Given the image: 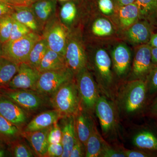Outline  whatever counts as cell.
Masks as SVG:
<instances>
[{
	"label": "cell",
	"mask_w": 157,
	"mask_h": 157,
	"mask_svg": "<svg viewBox=\"0 0 157 157\" xmlns=\"http://www.w3.org/2000/svg\"><path fill=\"white\" fill-rule=\"evenodd\" d=\"M61 117L60 113L55 109L41 113L27 124L22 132H33L46 128L58 122Z\"/></svg>",
	"instance_id": "cell-17"
},
{
	"label": "cell",
	"mask_w": 157,
	"mask_h": 157,
	"mask_svg": "<svg viewBox=\"0 0 157 157\" xmlns=\"http://www.w3.org/2000/svg\"><path fill=\"white\" fill-rule=\"evenodd\" d=\"M11 16L15 20L27 27L32 32L39 29L36 16L29 6H15Z\"/></svg>",
	"instance_id": "cell-21"
},
{
	"label": "cell",
	"mask_w": 157,
	"mask_h": 157,
	"mask_svg": "<svg viewBox=\"0 0 157 157\" xmlns=\"http://www.w3.org/2000/svg\"><path fill=\"white\" fill-rule=\"evenodd\" d=\"M14 7L6 0H0V17L11 15L14 11Z\"/></svg>",
	"instance_id": "cell-40"
},
{
	"label": "cell",
	"mask_w": 157,
	"mask_h": 157,
	"mask_svg": "<svg viewBox=\"0 0 157 157\" xmlns=\"http://www.w3.org/2000/svg\"><path fill=\"white\" fill-rule=\"evenodd\" d=\"M62 134L61 129L58 122L51 127L48 132V140L49 144L61 143Z\"/></svg>",
	"instance_id": "cell-35"
},
{
	"label": "cell",
	"mask_w": 157,
	"mask_h": 157,
	"mask_svg": "<svg viewBox=\"0 0 157 157\" xmlns=\"http://www.w3.org/2000/svg\"><path fill=\"white\" fill-rule=\"evenodd\" d=\"M45 38L48 48L65 56L67 42L65 29L59 22H55L49 27Z\"/></svg>",
	"instance_id": "cell-14"
},
{
	"label": "cell",
	"mask_w": 157,
	"mask_h": 157,
	"mask_svg": "<svg viewBox=\"0 0 157 157\" xmlns=\"http://www.w3.org/2000/svg\"><path fill=\"white\" fill-rule=\"evenodd\" d=\"M13 18L11 15L0 17V42L3 44L9 41L11 36Z\"/></svg>",
	"instance_id": "cell-32"
},
{
	"label": "cell",
	"mask_w": 157,
	"mask_h": 157,
	"mask_svg": "<svg viewBox=\"0 0 157 157\" xmlns=\"http://www.w3.org/2000/svg\"><path fill=\"white\" fill-rule=\"evenodd\" d=\"M122 151L126 157H149L154 155L139 150L124 149Z\"/></svg>",
	"instance_id": "cell-42"
},
{
	"label": "cell",
	"mask_w": 157,
	"mask_h": 157,
	"mask_svg": "<svg viewBox=\"0 0 157 157\" xmlns=\"http://www.w3.org/2000/svg\"><path fill=\"white\" fill-rule=\"evenodd\" d=\"M64 150L61 143L50 144L45 157H61Z\"/></svg>",
	"instance_id": "cell-37"
},
{
	"label": "cell",
	"mask_w": 157,
	"mask_h": 157,
	"mask_svg": "<svg viewBox=\"0 0 157 157\" xmlns=\"http://www.w3.org/2000/svg\"><path fill=\"white\" fill-rule=\"evenodd\" d=\"M119 11L120 22L123 27L131 26L139 18V12L136 3L121 7Z\"/></svg>",
	"instance_id": "cell-27"
},
{
	"label": "cell",
	"mask_w": 157,
	"mask_h": 157,
	"mask_svg": "<svg viewBox=\"0 0 157 157\" xmlns=\"http://www.w3.org/2000/svg\"><path fill=\"white\" fill-rule=\"evenodd\" d=\"M147 92L154 94L157 91V67L154 68L147 77Z\"/></svg>",
	"instance_id": "cell-36"
},
{
	"label": "cell",
	"mask_w": 157,
	"mask_h": 157,
	"mask_svg": "<svg viewBox=\"0 0 157 157\" xmlns=\"http://www.w3.org/2000/svg\"><path fill=\"white\" fill-rule=\"evenodd\" d=\"M51 127L35 132H22L21 136L27 139L38 156L45 157L49 144L48 136Z\"/></svg>",
	"instance_id": "cell-18"
},
{
	"label": "cell",
	"mask_w": 157,
	"mask_h": 157,
	"mask_svg": "<svg viewBox=\"0 0 157 157\" xmlns=\"http://www.w3.org/2000/svg\"><path fill=\"white\" fill-rule=\"evenodd\" d=\"M92 31L94 34L99 37H104L111 35L113 32L112 24L104 18L96 20L93 23Z\"/></svg>",
	"instance_id": "cell-31"
},
{
	"label": "cell",
	"mask_w": 157,
	"mask_h": 157,
	"mask_svg": "<svg viewBox=\"0 0 157 157\" xmlns=\"http://www.w3.org/2000/svg\"><path fill=\"white\" fill-rule=\"evenodd\" d=\"M151 111L153 113L157 116V98L152 104Z\"/></svg>",
	"instance_id": "cell-47"
},
{
	"label": "cell",
	"mask_w": 157,
	"mask_h": 157,
	"mask_svg": "<svg viewBox=\"0 0 157 157\" xmlns=\"http://www.w3.org/2000/svg\"><path fill=\"white\" fill-rule=\"evenodd\" d=\"M0 94L14 101L27 111L42 108L45 102L44 96L32 90H11L0 88Z\"/></svg>",
	"instance_id": "cell-8"
},
{
	"label": "cell",
	"mask_w": 157,
	"mask_h": 157,
	"mask_svg": "<svg viewBox=\"0 0 157 157\" xmlns=\"http://www.w3.org/2000/svg\"><path fill=\"white\" fill-rule=\"evenodd\" d=\"M75 127L78 140L85 147L86 142L95 128L91 113L81 107L75 115Z\"/></svg>",
	"instance_id": "cell-15"
},
{
	"label": "cell",
	"mask_w": 157,
	"mask_h": 157,
	"mask_svg": "<svg viewBox=\"0 0 157 157\" xmlns=\"http://www.w3.org/2000/svg\"><path fill=\"white\" fill-rule=\"evenodd\" d=\"M8 150L11 155L14 157H33L35 156L34 151L26 144L17 139L8 145Z\"/></svg>",
	"instance_id": "cell-30"
},
{
	"label": "cell",
	"mask_w": 157,
	"mask_h": 157,
	"mask_svg": "<svg viewBox=\"0 0 157 157\" xmlns=\"http://www.w3.org/2000/svg\"><path fill=\"white\" fill-rule=\"evenodd\" d=\"M64 57L67 67L75 75L86 67L87 58L84 48L76 39H72L67 42Z\"/></svg>",
	"instance_id": "cell-12"
},
{
	"label": "cell",
	"mask_w": 157,
	"mask_h": 157,
	"mask_svg": "<svg viewBox=\"0 0 157 157\" xmlns=\"http://www.w3.org/2000/svg\"><path fill=\"white\" fill-rule=\"evenodd\" d=\"M0 115L21 129L28 121V111L0 94Z\"/></svg>",
	"instance_id": "cell-11"
},
{
	"label": "cell",
	"mask_w": 157,
	"mask_h": 157,
	"mask_svg": "<svg viewBox=\"0 0 157 157\" xmlns=\"http://www.w3.org/2000/svg\"><path fill=\"white\" fill-rule=\"evenodd\" d=\"M41 38L32 32L20 39L7 41L2 44V56L18 65L27 63L31 51Z\"/></svg>",
	"instance_id": "cell-5"
},
{
	"label": "cell",
	"mask_w": 157,
	"mask_h": 157,
	"mask_svg": "<svg viewBox=\"0 0 157 157\" xmlns=\"http://www.w3.org/2000/svg\"><path fill=\"white\" fill-rule=\"evenodd\" d=\"M105 96L98 98L94 111L99 119L102 133L104 137L114 136L117 132V111L115 104Z\"/></svg>",
	"instance_id": "cell-6"
},
{
	"label": "cell",
	"mask_w": 157,
	"mask_h": 157,
	"mask_svg": "<svg viewBox=\"0 0 157 157\" xmlns=\"http://www.w3.org/2000/svg\"><path fill=\"white\" fill-rule=\"evenodd\" d=\"M123 151L113 148L107 144L104 147L100 157H125Z\"/></svg>",
	"instance_id": "cell-39"
},
{
	"label": "cell",
	"mask_w": 157,
	"mask_h": 157,
	"mask_svg": "<svg viewBox=\"0 0 157 157\" xmlns=\"http://www.w3.org/2000/svg\"><path fill=\"white\" fill-rule=\"evenodd\" d=\"M9 153L10 152L8 149V150H7V148L0 149V157L8 156V155H9Z\"/></svg>",
	"instance_id": "cell-48"
},
{
	"label": "cell",
	"mask_w": 157,
	"mask_h": 157,
	"mask_svg": "<svg viewBox=\"0 0 157 157\" xmlns=\"http://www.w3.org/2000/svg\"><path fill=\"white\" fill-rule=\"evenodd\" d=\"M151 48L148 44L140 45L135 52L132 69L133 79L147 78L153 68L151 59Z\"/></svg>",
	"instance_id": "cell-10"
},
{
	"label": "cell",
	"mask_w": 157,
	"mask_h": 157,
	"mask_svg": "<svg viewBox=\"0 0 157 157\" xmlns=\"http://www.w3.org/2000/svg\"><path fill=\"white\" fill-rule=\"evenodd\" d=\"M77 9L75 4L71 2L65 3L62 6L60 16L62 20L66 23H72L76 17Z\"/></svg>",
	"instance_id": "cell-33"
},
{
	"label": "cell",
	"mask_w": 157,
	"mask_h": 157,
	"mask_svg": "<svg viewBox=\"0 0 157 157\" xmlns=\"http://www.w3.org/2000/svg\"><path fill=\"white\" fill-rule=\"evenodd\" d=\"M116 3L120 7L127 6L132 3H135L136 0H115Z\"/></svg>",
	"instance_id": "cell-44"
},
{
	"label": "cell",
	"mask_w": 157,
	"mask_h": 157,
	"mask_svg": "<svg viewBox=\"0 0 157 157\" xmlns=\"http://www.w3.org/2000/svg\"><path fill=\"white\" fill-rule=\"evenodd\" d=\"M37 68L27 63L19 64L17 72L11 79L7 88L11 90H35L40 75Z\"/></svg>",
	"instance_id": "cell-9"
},
{
	"label": "cell",
	"mask_w": 157,
	"mask_h": 157,
	"mask_svg": "<svg viewBox=\"0 0 157 157\" xmlns=\"http://www.w3.org/2000/svg\"><path fill=\"white\" fill-rule=\"evenodd\" d=\"M14 6H29L36 0H6Z\"/></svg>",
	"instance_id": "cell-43"
},
{
	"label": "cell",
	"mask_w": 157,
	"mask_h": 157,
	"mask_svg": "<svg viewBox=\"0 0 157 157\" xmlns=\"http://www.w3.org/2000/svg\"><path fill=\"white\" fill-rule=\"evenodd\" d=\"M148 44L152 47H157V33L152 34Z\"/></svg>",
	"instance_id": "cell-45"
},
{
	"label": "cell",
	"mask_w": 157,
	"mask_h": 157,
	"mask_svg": "<svg viewBox=\"0 0 157 157\" xmlns=\"http://www.w3.org/2000/svg\"><path fill=\"white\" fill-rule=\"evenodd\" d=\"M133 144L138 148L157 151V137L151 132L143 131L136 134L133 138Z\"/></svg>",
	"instance_id": "cell-26"
},
{
	"label": "cell",
	"mask_w": 157,
	"mask_h": 157,
	"mask_svg": "<svg viewBox=\"0 0 157 157\" xmlns=\"http://www.w3.org/2000/svg\"><path fill=\"white\" fill-rule=\"evenodd\" d=\"M151 52L152 62L153 65H157V47H152Z\"/></svg>",
	"instance_id": "cell-46"
},
{
	"label": "cell",
	"mask_w": 157,
	"mask_h": 157,
	"mask_svg": "<svg viewBox=\"0 0 157 157\" xmlns=\"http://www.w3.org/2000/svg\"><path fill=\"white\" fill-rule=\"evenodd\" d=\"M22 130L0 115V137L8 144L20 139Z\"/></svg>",
	"instance_id": "cell-25"
},
{
	"label": "cell",
	"mask_w": 157,
	"mask_h": 157,
	"mask_svg": "<svg viewBox=\"0 0 157 157\" xmlns=\"http://www.w3.org/2000/svg\"><path fill=\"white\" fill-rule=\"evenodd\" d=\"M67 67L65 57L49 48L38 68L40 73L61 70Z\"/></svg>",
	"instance_id": "cell-20"
},
{
	"label": "cell",
	"mask_w": 157,
	"mask_h": 157,
	"mask_svg": "<svg viewBox=\"0 0 157 157\" xmlns=\"http://www.w3.org/2000/svg\"><path fill=\"white\" fill-rule=\"evenodd\" d=\"M19 65L2 56L0 58V88L7 87L18 70Z\"/></svg>",
	"instance_id": "cell-23"
},
{
	"label": "cell",
	"mask_w": 157,
	"mask_h": 157,
	"mask_svg": "<svg viewBox=\"0 0 157 157\" xmlns=\"http://www.w3.org/2000/svg\"><path fill=\"white\" fill-rule=\"evenodd\" d=\"M3 52H2V44L0 42V58L2 56Z\"/></svg>",
	"instance_id": "cell-50"
},
{
	"label": "cell",
	"mask_w": 157,
	"mask_h": 157,
	"mask_svg": "<svg viewBox=\"0 0 157 157\" xmlns=\"http://www.w3.org/2000/svg\"><path fill=\"white\" fill-rule=\"evenodd\" d=\"M56 6L55 0H36L32 4V9L38 19L45 21L53 14Z\"/></svg>",
	"instance_id": "cell-24"
},
{
	"label": "cell",
	"mask_w": 157,
	"mask_h": 157,
	"mask_svg": "<svg viewBox=\"0 0 157 157\" xmlns=\"http://www.w3.org/2000/svg\"><path fill=\"white\" fill-rule=\"evenodd\" d=\"M98 6L103 14L109 15L113 12L114 7L112 0H99Z\"/></svg>",
	"instance_id": "cell-38"
},
{
	"label": "cell",
	"mask_w": 157,
	"mask_h": 157,
	"mask_svg": "<svg viewBox=\"0 0 157 157\" xmlns=\"http://www.w3.org/2000/svg\"><path fill=\"white\" fill-rule=\"evenodd\" d=\"M50 101L62 117L76 115L82 107L76 81L73 79L63 85L51 96Z\"/></svg>",
	"instance_id": "cell-2"
},
{
	"label": "cell",
	"mask_w": 157,
	"mask_h": 157,
	"mask_svg": "<svg viewBox=\"0 0 157 157\" xmlns=\"http://www.w3.org/2000/svg\"><path fill=\"white\" fill-rule=\"evenodd\" d=\"M59 120L61 129V143L63 153L61 157H69L74 144L78 139L75 127V116L63 117Z\"/></svg>",
	"instance_id": "cell-13"
},
{
	"label": "cell",
	"mask_w": 157,
	"mask_h": 157,
	"mask_svg": "<svg viewBox=\"0 0 157 157\" xmlns=\"http://www.w3.org/2000/svg\"><path fill=\"white\" fill-rule=\"evenodd\" d=\"M113 69L119 77L124 76L128 72L131 64L132 54L126 45L120 44L113 48L112 52Z\"/></svg>",
	"instance_id": "cell-16"
},
{
	"label": "cell",
	"mask_w": 157,
	"mask_h": 157,
	"mask_svg": "<svg viewBox=\"0 0 157 157\" xmlns=\"http://www.w3.org/2000/svg\"><path fill=\"white\" fill-rule=\"evenodd\" d=\"M107 143L102 138L96 127L87 140L85 146L86 157H100L103 150Z\"/></svg>",
	"instance_id": "cell-22"
},
{
	"label": "cell",
	"mask_w": 157,
	"mask_h": 157,
	"mask_svg": "<svg viewBox=\"0 0 157 157\" xmlns=\"http://www.w3.org/2000/svg\"><path fill=\"white\" fill-rule=\"evenodd\" d=\"M74 76L68 67L42 72L34 90L44 96H51L63 85L74 79Z\"/></svg>",
	"instance_id": "cell-7"
},
{
	"label": "cell",
	"mask_w": 157,
	"mask_h": 157,
	"mask_svg": "<svg viewBox=\"0 0 157 157\" xmlns=\"http://www.w3.org/2000/svg\"><path fill=\"white\" fill-rule=\"evenodd\" d=\"M111 65V59L105 49L100 48L96 51L94 58V68L97 83L101 92L110 100L113 98L114 90Z\"/></svg>",
	"instance_id": "cell-3"
},
{
	"label": "cell",
	"mask_w": 157,
	"mask_h": 157,
	"mask_svg": "<svg viewBox=\"0 0 157 157\" xmlns=\"http://www.w3.org/2000/svg\"><path fill=\"white\" fill-rule=\"evenodd\" d=\"M84 149L85 147L77 139L71 150L69 157H82L84 156Z\"/></svg>",
	"instance_id": "cell-41"
},
{
	"label": "cell",
	"mask_w": 157,
	"mask_h": 157,
	"mask_svg": "<svg viewBox=\"0 0 157 157\" xmlns=\"http://www.w3.org/2000/svg\"><path fill=\"white\" fill-rule=\"evenodd\" d=\"M48 48V44L45 38H41L32 48L27 63L38 69Z\"/></svg>",
	"instance_id": "cell-28"
},
{
	"label": "cell",
	"mask_w": 157,
	"mask_h": 157,
	"mask_svg": "<svg viewBox=\"0 0 157 157\" xmlns=\"http://www.w3.org/2000/svg\"><path fill=\"white\" fill-rule=\"evenodd\" d=\"M147 93L145 80H132L120 90L117 96L118 107L127 115L135 114L143 107Z\"/></svg>",
	"instance_id": "cell-1"
},
{
	"label": "cell",
	"mask_w": 157,
	"mask_h": 157,
	"mask_svg": "<svg viewBox=\"0 0 157 157\" xmlns=\"http://www.w3.org/2000/svg\"><path fill=\"white\" fill-rule=\"evenodd\" d=\"M59 1H68V0H59Z\"/></svg>",
	"instance_id": "cell-51"
},
{
	"label": "cell",
	"mask_w": 157,
	"mask_h": 157,
	"mask_svg": "<svg viewBox=\"0 0 157 157\" xmlns=\"http://www.w3.org/2000/svg\"><path fill=\"white\" fill-rule=\"evenodd\" d=\"M139 12V18L151 19L157 15V0H136Z\"/></svg>",
	"instance_id": "cell-29"
},
{
	"label": "cell",
	"mask_w": 157,
	"mask_h": 157,
	"mask_svg": "<svg viewBox=\"0 0 157 157\" xmlns=\"http://www.w3.org/2000/svg\"><path fill=\"white\" fill-rule=\"evenodd\" d=\"M7 147H8V144L0 137V149L7 148Z\"/></svg>",
	"instance_id": "cell-49"
},
{
	"label": "cell",
	"mask_w": 157,
	"mask_h": 157,
	"mask_svg": "<svg viewBox=\"0 0 157 157\" xmlns=\"http://www.w3.org/2000/svg\"><path fill=\"white\" fill-rule=\"evenodd\" d=\"M151 35L150 25L147 21L135 23L127 32L128 39L136 45L146 44L149 41Z\"/></svg>",
	"instance_id": "cell-19"
},
{
	"label": "cell",
	"mask_w": 157,
	"mask_h": 157,
	"mask_svg": "<svg viewBox=\"0 0 157 157\" xmlns=\"http://www.w3.org/2000/svg\"><path fill=\"white\" fill-rule=\"evenodd\" d=\"M31 32L32 31L27 27L13 18V26L9 41H13L20 39Z\"/></svg>",
	"instance_id": "cell-34"
},
{
	"label": "cell",
	"mask_w": 157,
	"mask_h": 157,
	"mask_svg": "<svg viewBox=\"0 0 157 157\" xmlns=\"http://www.w3.org/2000/svg\"><path fill=\"white\" fill-rule=\"evenodd\" d=\"M76 83L81 101V107L91 113L100 96L98 85L87 67L83 68L76 74Z\"/></svg>",
	"instance_id": "cell-4"
}]
</instances>
